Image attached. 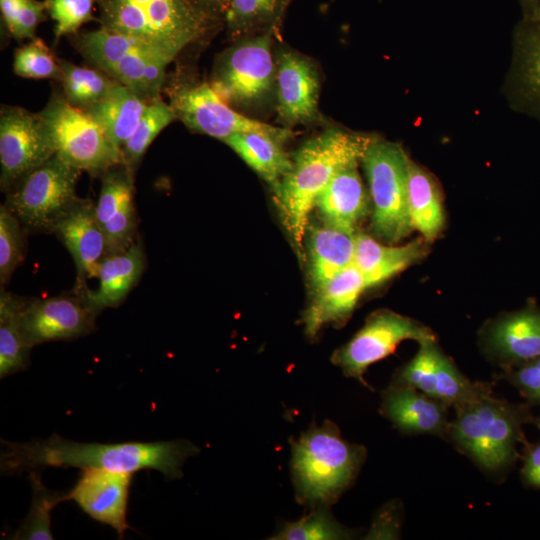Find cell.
<instances>
[{
	"label": "cell",
	"mask_w": 540,
	"mask_h": 540,
	"mask_svg": "<svg viewBox=\"0 0 540 540\" xmlns=\"http://www.w3.org/2000/svg\"><path fill=\"white\" fill-rule=\"evenodd\" d=\"M2 474H14L43 467L96 468L133 474L154 469L167 479L183 476L185 461L199 453L186 439L157 442L80 443L54 433L30 442L1 441Z\"/></svg>",
	"instance_id": "cell-1"
},
{
	"label": "cell",
	"mask_w": 540,
	"mask_h": 540,
	"mask_svg": "<svg viewBox=\"0 0 540 540\" xmlns=\"http://www.w3.org/2000/svg\"><path fill=\"white\" fill-rule=\"evenodd\" d=\"M372 138L330 128L305 141L292 155L291 169L274 199L301 262H305V236L318 196L341 168L361 161Z\"/></svg>",
	"instance_id": "cell-2"
},
{
	"label": "cell",
	"mask_w": 540,
	"mask_h": 540,
	"mask_svg": "<svg viewBox=\"0 0 540 540\" xmlns=\"http://www.w3.org/2000/svg\"><path fill=\"white\" fill-rule=\"evenodd\" d=\"M292 483L296 500L310 509L331 507L356 480L366 448L341 437L337 425L312 423L290 440Z\"/></svg>",
	"instance_id": "cell-3"
},
{
	"label": "cell",
	"mask_w": 540,
	"mask_h": 540,
	"mask_svg": "<svg viewBox=\"0 0 540 540\" xmlns=\"http://www.w3.org/2000/svg\"><path fill=\"white\" fill-rule=\"evenodd\" d=\"M454 409L445 439L486 471L499 472L514 464L517 444L525 439L522 427L534 421L529 404L495 398L491 391Z\"/></svg>",
	"instance_id": "cell-4"
},
{
	"label": "cell",
	"mask_w": 540,
	"mask_h": 540,
	"mask_svg": "<svg viewBox=\"0 0 540 540\" xmlns=\"http://www.w3.org/2000/svg\"><path fill=\"white\" fill-rule=\"evenodd\" d=\"M100 24L135 37L173 60L220 22L190 0H99Z\"/></svg>",
	"instance_id": "cell-5"
},
{
	"label": "cell",
	"mask_w": 540,
	"mask_h": 540,
	"mask_svg": "<svg viewBox=\"0 0 540 540\" xmlns=\"http://www.w3.org/2000/svg\"><path fill=\"white\" fill-rule=\"evenodd\" d=\"M410 158L394 142L373 136L362 158L371 198V230L379 240L395 244L414 230L408 211Z\"/></svg>",
	"instance_id": "cell-6"
},
{
	"label": "cell",
	"mask_w": 540,
	"mask_h": 540,
	"mask_svg": "<svg viewBox=\"0 0 540 540\" xmlns=\"http://www.w3.org/2000/svg\"><path fill=\"white\" fill-rule=\"evenodd\" d=\"M274 29L241 38L215 61L210 84L230 106L253 108L275 90Z\"/></svg>",
	"instance_id": "cell-7"
},
{
	"label": "cell",
	"mask_w": 540,
	"mask_h": 540,
	"mask_svg": "<svg viewBox=\"0 0 540 540\" xmlns=\"http://www.w3.org/2000/svg\"><path fill=\"white\" fill-rule=\"evenodd\" d=\"M81 170L54 154L9 192L5 205L31 233H53L58 221L79 199Z\"/></svg>",
	"instance_id": "cell-8"
},
{
	"label": "cell",
	"mask_w": 540,
	"mask_h": 540,
	"mask_svg": "<svg viewBox=\"0 0 540 540\" xmlns=\"http://www.w3.org/2000/svg\"><path fill=\"white\" fill-rule=\"evenodd\" d=\"M39 113L48 127L55 154L69 164L100 177L111 167L122 164L121 152L102 128L83 109L70 104L62 93H54Z\"/></svg>",
	"instance_id": "cell-9"
},
{
	"label": "cell",
	"mask_w": 540,
	"mask_h": 540,
	"mask_svg": "<svg viewBox=\"0 0 540 540\" xmlns=\"http://www.w3.org/2000/svg\"><path fill=\"white\" fill-rule=\"evenodd\" d=\"M169 105L176 119L190 130L221 140L236 133L260 132L284 142L294 133L290 128L274 126L249 118L226 103L206 81H189L169 88Z\"/></svg>",
	"instance_id": "cell-10"
},
{
	"label": "cell",
	"mask_w": 540,
	"mask_h": 540,
	"mask_svg": "<svg viewBox=\"0 0 540 540\" xmlns=\"http://www.w3.org/2000/svg\"><path fill=\"white\" fill-rule=\"evenodd\" d=\"M435 338L433 331L422 323L391 310L371 313L362 328L332 357L346 377L358 380L370 388L364 379L368 367L392 354L404 340L418 343Z\"/></svg>",
	"instance_id": "cell-11"
},
{
	"label": "cell",
	"mask_w": 540,
	"mask_h": 540,
	"mask_svg": "<svg viewBox=\"0 0 540 540\" xmlns=\"http://www.w3.org/2000/svg\"><path fill=\"white\" fill-rule=\"evenodd\" d=\"M48 127L40 113L2 106L0 112V186L9 192L25 176L55 154Z\"/></svg>",
	"instance_id": "cell-12"
},
{
	"label": "cell",
	"mask_w": 540,
	"mask_h": 540,
	"mask_svg": "<svg viewBox=\"0 0 540 540\" xmlns=\"http://www.w3.org/2000/svg\"><path fill=\"white\" fill-rule=\"evenodd\" d=\"M418 344L417 353L396 371L391 385L415 388L453 408L492 391L488 383L464 376L440 349L436 337Z\"/></svg>",
	"instance_id": "cell-13"
},
{
	"label": "cell",
	"mask_w": 540,
	"mask_h": 540,
	"mask_svg": "<svg viewBox=\"0 0 540 540\" xmlns=\"http://www.w3.org/2000/svg\"><path fill=\"white\" fill-rule=\"evenodd\" d=\"M97 314L72 291L49 298H24L18 322L25 343L71 340L93 332Z\"/></svg>",
	"instance_id": "cell-14"
},
{
	"label": "cell",
	"mask_w": 540,
	"mask_h": 540,
	"mask_svg": "<svg viewBox=\"0 0 540 540\" xmlns=\"http://www.w3.org/2000/svg\"><path fill=\"white\" fill-rule=\"evenodd\" d=\"M275 66L279 121L289 128L317 120L320 78L314 63L297 52L284 49L276 56Z\"/></svg>",
	"instance_id": "cell-15"
},
{
	"label": "cell",
	"mask_w": 540,
	"mask_h": 540,
	"mask_svg": "<svg viewBox=\"0 0 540 540\" xmlns=\"http://www.w3.org/2000/svg\"><path fill=\"white\" fill-rule=\"evenodd\" d=\"M82 470L66 500H73L92 519L112 527L122 539L129 529L126 516L132 474L96 468Z\"/></svg>",
	"instance_id": "cell-16"
},
{
	"label": "cell",
	"mask_w": 540,
	"mask_h": 540,
	"mask_svg": "<svg viewBox=\"0 0 540 540\" xmlns=\"http://www.w3.org/2000/svg\"><path fill=\"white\" fill-rule=\"evenodd\" d=\"M487 355L503 371L540 356V309L535 306L504 313L481 330Z\"/></svg>",
	"instance_id": "cell-17"
},
{
	"label": "cell",
	"mask_w": 540,
	"mask_h": 540,
	"mask_svg": "<svg viewBox=\"0 0 540 540\" xmlns=\"http://www.w3.org/2000/svg\"><path fill=\"white\" fill-rule=\"evenodd\" d=\"M71 254L76 266L73 291L80 294L88 288L87 281L97 277L101 260L106 256L103 228L96 215V204L79 198L53 229Z\"/></svg>",
	"instance_id": "cell-18"
},
{
	"label": "cell",
	"mask_w": 540,
	"mask_h": 540,
	"mask_svg": "<svg viewBox=\"0 0 540 540\" xmlns=\"http://www.w3.org/2000/svg\"><path fill=\"white\" fill-rule=\"evenodd\" d=\"M352 162L341 168L318 196L314 208L323 223L355 234L359 225L371 214L372 204L358 165Z\"/></svg>",
	"instance_id": "cell-19"
},
{
	"label": "cell",
	"mask_w": 540,
	"mask_h": 540,
	"mask_svg": "<svg viewBox=\"0 0 540 540\" xmlns=\"http://www.w3.org/2000/svg\"><path fill=\"white\" fill-rule=\"evenodd\" d=\"M508 93L518 111L540 122V17L522 18L515 29Z\"/></svg>",
	"instance_id": "cell-20"
},
{
	"label": "cell",
	"mask_w": 540,
	"mask_h": 540,
	"mask_svg": "<svg viewBox=\"0 0 540 540\" xmlns=\"http://www.w3.org/2000/svg\"><path fill=\"white\" fill-rule=\"evenodd\" d=\"M380 413L405 434L446 438L449 425L445 403L408 386H389L382 391Z\"/></svg>",
	"instance_id": "cell-21"
},
{
	"label": "cell",
	"mask_w": 540,
	"mask_h": 540,
	"mask_svg": "<svg viewBox=\"0 0 540 540\" xmlns=\"http://www.w3.org/2000/svg\"><path fill=\"white\" fill-rule=\"evenodd\" d=\"M368 288L359 270L352 264L313 289L302 322L305 334L315 339L326 325L342 326L353 313L359 298Z\"/></svg>",
	"instance_id": "cell-22"
},
{
	"label": "cell",
	"mask_w": 540,
	"mask_h": 540,
	"mask_svg": "<svg viewBox=\"0 0 540 540\" xmlns=\"http://www.w3.org/2000/svg\"><path fill=\"white\" fill-rule=\"evenodd\" d=\"M145 265L143 245L138 238L126 251L106 255L98 267L97 288L88 287L77 295L97 315L105 308L117 307L138 283Z\"/></svg>",
	"instance_id": "cell-23"
},
{
	"label": "cell",
	"mask_w": 540,
	"mask_h": 540,
	"mask_svg": "<svg viewBox=\"0 0 540 540\" xmlns=\"http://www.w3.org/2000/svg\"><path fill=\"white\" fill-rule=\"evenodd\" d=\"M429 245L420 237L403 246H387L359 230L355 233L353 265L368 288L375 287L421 261L428 254Z\"/></svg>",
	"instance_id": "cell-24"
},
{
	"label": "cell",
	"mask_w": 540,
	"mask_h": 540,
	"mask_svg": "<svg viewBox=\"0 0 540 540\" xmlns=\"http://www.w3.org/2000/svg\"><path fill=\"white\" fill-rule=\"evenodd\" d=\"M305 246V251H308L309 282L313 290L353 264L355 234L324 223H312L307 227Z\"/></svg>",
	"instance_id": "cell-25"
},
{
	"label": "cell",
	"mask_w": 540,
	"mask_h": 540,
	"mask_svg": "<svg viewBox=\"0 0 540 540\" xmlns=\"http://www.w3.org/2000/svg\"><path fill=\"white\" fill-rule=\"evenodd\" d=\"M275 193L292 166V156L284 149L283 140L260 132L236 133L223 141Z\"/></svg>",
	"instance_id": "cell-26"
},
{
	"label": "cell",
	"mask_w": 540,
	"mask_h": 540,
	"mask_svg": "<svg viewBox=\"0 0 540 540\" xmlns=\"http://www.w3.org/2000/svg\"><path fill=\"white\" fill-rule=\"evenodd\" d=\"M408 211L413 229L431 244L445 228L443 197L437 181L410 159L407 188Z\"/></svg>",
	"instance_id": "cell-27"
},
{
	"label": "cell",
	"mask_w": 540,
	"mask_h": 540,
	"mask_svg": "<svg viewBox=\"0 0 540 540\" xmlns=\"http://www.w3.org/2000/svg\"><path fill=\"white\" fill-rule=\"evenodd\" d=\"M147 102L121 83L101 100L83 109L104 131L113 146H122L134 133Z\"/></svg>",
	"instance_id": "cell-28"
},
{
	"label": "cell",
	"mask_w": 540,
	"mask_h": 540,
	"mask_svg": "<svg viewBox=\"0 0 540 540\" xmlns=\"http://www.w3.org/2000/svg\"><path fill=\"white\" fill-rule=\"evenodd\" d=\"M75 45L94 68L105 73L114 64L131 54L160 53L166 55L144 41L104 27L78 34Z\"/></svg>",
	"instance_id": "cell-29"
},
{
	"label": "cell",
	"mask_w": 540,
	"mask_h": 540,
	"mask_svg": "<svg viewBox=\"0 0 540 540\" xmlns=\"http://www.w3.org/2000/svg\"><path fill=\"white\" fill-rule=\"evenodd\" d=\"M171 61V58L160 53L131 54L106 73L149 103L161 98L165 70Z\"/></svg>",
	"instance_id": "cell-30"
},
{
	"label": "cell",
	"mask_w": 540,
	"mask_h": 540,
	"mask_svg": "<svg viewBox=\"0 0 540 540\" xmlns=\"http://www.w3.org/2000/svg\"><path fill=\"white\" fill-rule=\"evenodd\" d=\"M23 297L0 291V377L25 370L29 366L31 347L21 334L18 315Z\"/></svg>",
	"instance_id": "cell-31"
},
{
	"label": "cell",
	"mask_w": 540,
	"mask_h": 540,
	"mask_svg": "<svg viewBox=\"0 0 540 540\" xmlns=\"http://www.w3.org/2000/svg\"><path fill=\"white\" fill-rule=\"evenodd\" d=\"M290 0H229L224 23L233 40L275 29Z\"/></svg>",
	"instance_id": "cell-32"
},
{
	"label": "cell",
	"mask_w": 540,
	"mask_h": 540,
	"mask_svg": "<svg viewBox=\"0 0 540 540\" xmlns=\"http://www.w3.org/2000/svg\"><path fill=\"white\" fill-rule=\"evenodd\" d=\"M59 80L66 100L75 107L85 109L105 97L118 83L97 68L75 65L59 59Z\"/></svg>",
	"instance_id": "cell-33"
},
{
	"label": "cell",
	"mask_w": 540,
	"mask_h": 540,
	"mask_svg": "<svg viewBox=\"0 0 540 540\" xmlns=\"http://www.w3.org/2000/svg\"><path fill=\"white\" fill-rule=\"evenodd\" d=\"M175 119L173 109L161 98L147 103L134 133L121 148L122 164L134 173L153 140Z\"/></svg>",
	"instance_id": "cell-34"
},
{
	"label": "cell",
	"mask_w": 540,
	"mask_h": 540,
	"mask_svg": "<svg viewBox=\"0 0 540 540\" xmlns=\"http://www.w3.org/2000/svg\"><path fill=\"white\" fill-rule=\"evenodd\" d=\"M32 487V502L26 518L10 539L51 540L54 539L50 528V514L60 502L66 501V494L49 490L41 481L36 470L29 473Z\"/></svg>",
	"instance_id": "cell-35"
},
{
	"label": "cell",
	"mask_w": 540,
	"mask_h": 540,
	"mask_svg": "<svg viewBox=\"0 0 540 540\" xmlns=\"http://www.w3.org/2000/svg\"><path fill=\"white\" fill-rule=\"evenodd\" d=\"M295 522H283L270 539L275 540H338L351 538L330 512V507H317Z\"/></svg>",
	"instance_id": "cell-36"
},
{
	"label": "cell",
	"mask_w": 540,
	"mask_h": 540,
	"mask_svg": "<svg viewBox=\"0 0 540 540\" xmlns=\"http://www.w3.org/2000/svg\"><path fill=\"white\" fill-rule=\"evenodd\" d=\"M26 234L17 217L2 204L0 207V286L10 280L21 264L26 250Z\"/></svg>",
	"instance_id": "cell-37"
},
{
	"label": "cell",
	"mask_w": 540,
	"mask_h": 540,
	"mask_svg": "<svg viewBox=\"0 0 540 540\" xmlns=\"http://www.w3.org/2000/svg\"><path fill=\"white\" fill-rule=\"evenodd\" d=\"M134 173L123 164L111 167L101 176L96 215L103 225L130 199L134 198Z\"/></svg>",
	"instance_id": "cell-38"
},
{
	"label": "cell",
	"mask_w": 540,
	"mask_h": 540,
	"mask_svg": "<svg viewBox=\"0 0 540 540\" xmlns=\"http://www.w3.org/2000/svg\"><path fill=\"white\" fill-rule=\"evenodd\" d=\"M14 73L31 79H56L60 77L59 59L40 38L15 50L13 59Z\"/></svg>",
	"instance_id": "cell-39"
},
{
	"label": "cell",
	"mask_w": 540,
	"mask_h": 540,
	"mask_svg": "<svg viewBox=\"0 0 540 540\" xmlns=\"http://www.w3.org/2000/svg\"><path fill=\"white\" fill-rule=\"evenodd\" d=\"M99 0H45L47 14L55 22L54 35L59 40L75 34L80 27L92 20Z\"/></svg>",
	"instance_id": "cell-40"
},
{
	"label": "cell",
	"mask_w": 540,
	"mask_h": 540,
	"mask_svg": "<svg viewBox=\"0 0 540 540\" xmlns=\"http://www.w3.org/2000/svg\"><path fill=\"white\" fill-rule=\"evenodd\" d=\"M102 228L106 255L126 251L136 241L137 213L134 198L128 200Z\"/></svg>",
	"instance_id": "cell-41"
},
{
	"label": "cell",
	"mask_w": 540,
	"mask_h": 540,
	"mask_svg": "<svg viewBox=\"0 0 540 540\" xmlns=\"http://www.w3.org/2000/svg\"><path fill=\"white\" fill-rule=\"evenodd\" d=\"M500 378L515 386L527 404L540 405V356L503 371Z\"/></svg>",
	"instance_id": "cell-42"
},
{
	"label": "cell",
	"mask_w": 540,
	"mask_h": 540,
	"mask_svg": "<svg viewBox=\"0 0 540 540\" xmlns=\"http://www.w3.org/2000/svg\"><path fill=\"white\" fill-rule=\"evenodd\" d=\"M46 14L45 1L27 0L8 32L17 40H31L36 37V29L46 19Z\"/></svg>",
	"instance_id": "cell-43"
},
{
	"label": "cell",
	"mask_w": 540,
	"mask_h": 540,
	"mask_svg": "<svg viewBox=\"0 0 540 540\" xmlns=\"http://www.w3.org/2000/svg\"><path fill=\"white\" fill-rule=\"evenodd\" d=\"M400 512L397 503H388L378 511L367 539H394L399 535Z\"/></svg>",
	"instance_id": "cell-44"
},
{
	"label": "cell",
	"mask_w": 540,
	"mask_h": 540,
	"mask_svg": "<svg viewBox=\"0 0 540 540\" xmlns=\"http://www.w3.org/2000/svg\"><path fill=\"white\" fill-rule=\"evenodd\" d=\"M522 481L529 487L540 489V442L523 440Z\"/></svg>",
	"instance_id": "cell-45"
},
{
	"label": "cell",
	"mask_w": 540,
	"mask_h": 540,
	"mask_svg": "<svg viewBox=\"0 0 540 540\" xmlns=\"http://www.w3.org/2000/svg\"><path fill=\"white\" fill-rule=\"evenodd\" d=\"M200 10L214 20L224 23L229 0H190Z\"/></svg>",
	"instance_id": "cell-46"
},
{
	"label": "cell",
	"mask_w": 540,
	"mask_h": 540,
	"mask_svg": "<svg viewBox=\"0 0 540 540\" xmlns=\"http://www.w3.org/2000/svg\"><path fill=\"white\" fill-rule=\"evenodd\" d=\"M522 14L525 19H535L540 17V0H519Z\"/></svg>",
	"instance_id": "cell-47"
},
{
	"label": "cell",
	"mask_w": 540,
	"mask_h": 540,
	"mask_svg": "<svg viewBox=\"0 0 540 540\" xmlns=\"http://www.w3.org/2000/svg\"><path fill=\"white\" fill-rule=\"evenodd\" d=\"M533 423L537 426V428L540 430V416L537 418H534Z\"/></svg>",
	"instance_id": "cell-48"
}]
</instances>
